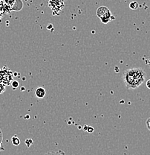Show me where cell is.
Instances as JSON below:
<instances>
[{
    "instance_id": "cell-1",
    "label": "cell",
    "mask_w": 150,
    "mask_h": 155,
    "mask_svg": "<svg viewBox=\"0 0 150 155\" xmlns=\"http://www.w3.org/2000/svg\"><path fill=\"white\" fill-rule=\"evenodd\" d=\"M146 75L142 68L135 67L126 69L122 75V79L127 90H136L145 81Z\"/></svg>"
},
{
    "instance_id": "cell-2",
    "label": "cell",
    "mask_w": 150,
    "mask_h": 155,
    "mask_svg": "<svg viewBox=\"0 0 150 155\" xmlns=\"http://www.w3.org/2000/svg\"><path fill=\"white\" fill-rule=\"evenodd\" d=\"M13 80H14V74L7 66H4L0 68V83L3 84L5 86H9L10 84H11Z\"/></svg>"
},
{
    "instance_id": "cell-3",
    "label": "cell",
    "mask_w": 150,
    "mask_h": 155,
    "mask_svg": "<svg viewBox=\"0 0 150 155\" xmlns=\"http://www.w3.org/2000/svg\"><path fill=\"white\" fill-rule=\"evenodd\" d=\"M97 17L101 19V22L104 24H107L111 21L112 18V13L111 11L106 6H101L97 9Z\"/></svg>"
},
{
    "instance_id": "cell-4",
    "label": "cell",
    "mask_w": 150,
    "mask_h": 155,
    "mask_svg": "<svg viewBox=\"0 0 150 155\" xmlns=\"http://www.w3.org/2000/svg\"><path fill=\"white\" fill-rule=\"evenodd\" d=\"M35 95H36L37 98H40V99L43 98L46 95V90H45V88H43V87H37L36 90V91H35Z\"/></svg>"
},
{
    "instance_id": "cell-5",
    "label": "cell",
    "mask_w": 150,
    "mask_h": 155,
    "mask_svg": "<svg viewBox=\"0 0 150 155\" xmlns=\"http://www.w3.org/2000/svg\"><path fill=\"white\" fill-rule=\"evenodd\" d=\"M11 142H12L13 145H15V146H18L20 145V140L17 137V136H14L11 138Z\"/></svg>"
},
{
    "instance_id": "cell-6",
    "label": "cell",
    "mask_w": 150,
    "mask_h": 155,
    "mask_svg": "<svg viewBox=\"0 0 150 155\" xmlns=\"http://www.w3.org/2000/svg\"><path fill=\"white\" fill-rule=\"evenodd\" d=\"M129 7V8L132 10H136L139 8V4H138V2L133 1V2H130Z\"/></svg>"
},
{
    "instance_id": "cell-7",
    "label": "cell",
    "mask_w": 150,
    "mask_h": 155,
    "mask_svg": "<svg viewBox=\"0 0 150 155\" xmlns=\"http://www.w3.org/2000/svg\"><path fill=\"white\" fill-rule=\"evenodd\" d=\"M45 155H65V152L62 150H59L57 151H49V152L46 153Z\"/></svg>"
},
{
    "instance_id": "cell-8",
    "label": "cell",
    "mask_w": 150,
    "mask_h": 155,
    "mask_svg": "<svg viewBox=\"0 0 150 155\" xmlns=\"http://www.w3.org/2000/svg\"><path fill=\"white\" fill-rule=\"evenodd\" d=\"M16 2H17V0H5V4L8 5L10 6V7H11V8L14 7V5H15Z\"/></svg>"
},
{
    "instance_id": "cell-9",
    "label": "cell",
    "mask_w": 150,
    "mask_h": 155,
    "mask_svg": "<svg viewBox=\"0 0 150 155\" xmlns=\"http://www.w3.org/2000/svg\"><path fill=\"white\" fill-rule=\"evenodd\" d=\"M6 90V86L5 84H3L0 83V94H2V93H4L5 92Z\"/></svg>"
},
{
    "instance_id": "cell-10",
    "label": "cell",
    "mask_w": 150,
    "mask_h": 155,
    "mask_svg": "<svg viewBox=\"0 0 150 155\" xmlns=\"http://www.w3.org/2000/svg\"><path fill=\"white\" fill-rule=\"evenodd\" d=\"M11 85L12 86L13 89H14V90H15V89H17V87H19V82L17 81H13Z\"/></svg>"
},
{
    "instance_id": "cell-11",
    "label": "cell",
    "mask_w": 150,
    "mask_h": 155,
    "mask_svg": "<svg viewBox=\"0 0 150 155\" xmlns=\"http://www.w3.org/2000/svg\"><path fill=\"white\" fill-rule=\"evenodd\" d=\"M25 145H27L28 147H30V145H32V143H33V140H31V139H28V140H25Z\"/></svg>"
},
{
    "instance_id": "cell-12",
    "label": "cell",
    "mask_w": 150,
    "mask_h": 155,
    "mask_svg": "<svg viewBox=\"0 0 150 155\" xmlns=\"http://www.w3.org/2000/svg\"><path fill=\"white\" fill-rule=\"evenodd\" d=\"M146 127H147L148 130H149L150 131V117L148 118V119H146Z\"/></svg>"
},
{
    "instance_id": "cell-13",
    "label": "cell",
    "mask_w": 150,
    "mask_h": 155,
    "mask_svg": "<svg viewBox=\"0 0 150 155\" xmlns=\"http://www.w3.org/2000/svg\"><path fill=\"white\" fill-rule=\"evenodd\" d=\"M93 131H94V128L92 127H91V126H88L87 127V132H88V133H92Z\"/></svg>"
},
{
    "instance_id": "cell-14",
    "label": "cell",
    "mask_w": 150,
    "mask_h": 155,
    "mask_svg": "<svg viewBox=\"0 0 150 155\" xmlns=\"http://www.w3.org/2000/svg\"><path fill=\"white\" fill-rule=\"evenodd\" d=\"M146 87H147L148 89H149V90H150V79H149V80L146 81Z\"/></svg>"
},
{
    "instance_id": "cell-15",
    "label": "cell",
    "mask_w": 150,
    "mask_h": 155,
    "mask_svg": "<svg viewBox=\"0 0 150 155\" xmlns=\"http://www.w3.org/2000/svg\"><path fill=\"white\" fill-rule=\"evenodd\" d=\"M3 140V134H2V131L1 128H0V142H2Z\"/></svg>"
},
{
    "instance_id": "cell-16",
    "label": "cell",
    "mask_w": 150,
    "mask_h": 155,
    "mask_svg": "<svg viewBox=\"0 0 150 155\" xmlns=\"http://www.w3.org/2000/svg\"><path fill=\"white\" fill-rule=\"evenodd\" d=\"M148 63H149V64H150V59L149 60V61H148Z\"/></svg>"
}]
</instances>
